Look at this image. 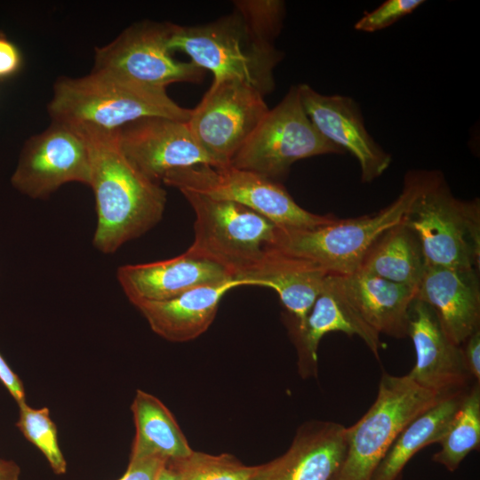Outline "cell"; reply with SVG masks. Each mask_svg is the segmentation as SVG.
I'll return each instance as SVG.
<instances>
[{
  "mask_svg": "<svg viewBox=\"0 0 480 480\" xmlns=\"http://www.w3.org/2000/svg\"><path fill=\"white\" fill-rule=\"evenodd\" d=\"M169 49L181 51L196 66L213 74V82L237 79L263 95L274 87L273 69L282 54L254 37L241 16L197 26L172 24Z\"/></svg>",
  "mask_w": 480,
  "mask_h": 480,
  "instance_id": "5",
  "label": "cell"
},
{
  "mask_svg": "<svg viewBox=\"0 0 480 480\" xmlns=\"http://www.w3.org/2000/svg\"><path fill=\"white\" fill-rule=\"evenodd\" d=\"M118 138L126 157L158 183L172 170L200 164L219 167L184 121L158 116L139 119L118 129Z\"/></svg>",
  "mask_w": 480,
  "mask_h": 480,
  "instance_id": "13",
  "label": "cell"
},
{
  "mask_svg": "<svg viewBox=\"0 0 480 480\" xmlns=\"http://www.w3.org/2000/svg\"><path fill=\"white\" fill-rule=\"evenodd\" d=\"M408 336L416 362L407 375L417 385L445 397L476 382L466 369L461 347L446 336L433 309L417 299L409 309Z\"/></svg>",
  "mask_w": 480,
  "mask_h": 480,
  "instance_id": "15",
  "label": "cell"
},
{
  "mask_svg": "<svg viewBox=\"0 0 480 480\" xmlns=\"http://www.w3.org/2000/svg\"><path fill=\"white\" fill-rule=\"evenodd\" d=\"M442 398L417 385L407 374L395 376L384 372L373 404L359 420L346 428V455L332 480H371L401 431Z\"/></svg>",
  "mask_w": 480,
  "mask_h": 480,
  "instance_id": "7",
  "label": "cell"
},
{
  "mask_svg": "<svg viewBox=\"0 0 480 480\" xmlns=\"http://www.w3.org/2000/svg\"><path fill=\"white\" fill-rule=\"evenodd\" d=\"M466 369L476 382H480V329L472 333L461 345Z\"/></svg>",
  "mask_w": 480,
  "mask_h": 480,
  "instance_id": "32",
  "label": "cell"
},
{
  "mask_svg": "<svg viewBox=\"0 0 480 480\" xmlns=\"http://www.w3.org/2000/svg\"><path fill=\"white\" fill-rule=\"evenodd\" d=\"M297 86L304 111L318 132L358 161L362 182L382 175L391 164V155L366 130L356 102L348 96L319 93L306 84Z\"/></svg>",
  "mask_w": 480,
  "mask_h": 480,
  "instance_id": "14",
  "label": "cell"
},
{
  "mask_svg": "<svg viewBox=\"0 0 480 480\" xmlns=\"http://www.w3.org/2000/svg\"><path fill=\"white\" fill-rule=\"evenodd\" d=\"M263 93L237 79L213 82L191 109L188 125L219 167L228 166L268 111Z\"/></svg>",
  "mask_w": 480,
  "mask_h": 480,
  "instance_id": "11",
  "label": "cell"
},
{
  "mask_svg": "<svg viewBox=\"0 0 480 480\" xmlns=\"http://www.w3.org/2000/svg\"><path fill=\"white\" fill-rule=\"evenodd\" d=\"M404 222L416 235L426 266L478 269L479 202L456 198L440 173L428 172Z\"/></svg>",
  "mask_w": 480,
  "mask_h": 480,
  "instance_id": "4",
  "label": "cell"
},
{
  "mask_svg": "<svg viewBox=\"0 0 480 480\" xmlns=\"http://www.w3.org/2000/svg\"><path fill=\"white\" fill-rule=\"evenodd\" d=\"M116 277L132 304L167 300L202 285L235 279L217 264L186 252L164 260L121 266Z\"/></svg>",
  "mask_w": 480,
  "mask_h": 480,
  "instance_id": "19",
  "label": "cell"
},
{
  "mask_svg": "<svg viewBox=\"0 0 480 480\" xmlns=\"http://www.w3.org/2000/svg\"><path fill=\"white\" fill-rule=\"evenodd\" d=\"M297 349L298 372L304 378L317 376V350L322 338L340 332L358 336L376 359L383 348L380 334L360 316L347 299L338 276L328 275L303 326L289 328Z\"/></svg>",
  "mask_w": 480,
  "mask_h": 480,
  "instance_id": "16",
  "label": "cell"
},
{
  "mask_svg": "<svg viewBox=\"0 0 480 480\" xmlns=\"http://www.w3.org/2000/svg\"><path fill=\"white\" fill-rule=\"evenodd\" d=\"M339 279L348 301L377 333L396 339L408 336L409 309L417 287L361 270Z\"/></svg>",
  "mask_w": 480,
  "mask_h": 480,
  "instance_id": "22",
  "label": "cell"
},
{
  "mask_svg": "<svg viewBox=\"0 0 480 480\" xmlns=\"http://www.w3.org/2000/svg\"><path fill=\"white\" fill-rule=\"evenodd\" d=\"M20 468L10 460L0 459V480H20Z\"/></svg>",
  "mask_w": 480,
  "mask_h": 480,
  "instance_id": "36",
  "label": "cell"
},
{
  "mask_svg": "<svg viewBox=\"0 0 480 480\" xmlns=\"http://www.w3.org/2000/svg\"><path fill=\"white\" fill-rule=\"evenodd\" d=\"M181 194L196 215L194 241L186 252L217 264L241 281L274 243L276 226L242 204L191 191Z\"/></svg>",
  "mask_w": 480,
  "mask_h": 480,
  "instance_id": "6",
  "label": "cell"
},
{
  "mask_svg": "<svg viewBox=\"0 0 480 480\" xmlns=\"http://www.w3.org/2000/svg\"><path fill=\"white\" fill-rule=\"evenodd\" d=\"M244 283L230 279L202 285L162 301L133 303L152 331L166 340L185 342L203 334L213 322L222 297Z\"/></svg>",
  "mask_w": 480,
  "mask_h": 480,
  "instance_id": "21",
  "label": "cell"
},
{
  "mask_svg": "<svg viewBox=\"0 0 480 480\" xmlns=\"http://www.w3.org/2000/svg\"><path fill=\"white\" fill-rule=\"evenodd\" d=\"M440 450L432 460L454 472L480 446V382H474L464 394L449 427L438 443Z\"/></svg>",
  "mask_w": 480,
  "mask_h": 480,
  "instance_id": "26",
  "label": "cell"
},
{
  "mask_svg": "<svg viewBox=\"0 0 480 480\" xmlns=\"http://www.w3.org/2000/svg\"><path fill=\"white\" fill-rule=\"evenodd\" d=\"M346 452V427L309 420L298 428L284 454L258 466L254 480H332Z\"/></svg>",
  "mask_w": 480,
  "mask_h": 480,
  "instance_id": "17",
  "label": "cell"
},
{
  "mask_svg": "<svg viewBox=\"0 0 480 480\" xmlns=\"http://www.w3.org/2000/svg\"><path fill=\"white\" fill-rule=\"evenodd\" d=\"M0 382L6 388L17 404L26 402V392L19 375L13 372L0 354Z\"/></svg>",
  "mask_w": 480,
  "mask_h": 480,
  "instance_id": "33",
  "label": "cell"
},
{
  "mask_svg": "<svg viewBox=\"0 0 480 480\" xmlns=\"http://www.w3.org/2000/svg\"><path fill=\"white\" fill-rule=\"evenodd\" d=\"M18 429L42 452L56 475H64L67 461L59 444L57 427L51 419L49 408H33L27 402L18 404Z\"/></svg>",
  "mask_w": 480,
  "mask_h": 480,
  "instance_id": "27",
  "label": "cell"
},
{
  "mask_svg": "<svg viewBox=\"0 0 480 480\" xmlns=\"http://www.w3.org/2000/svg\"><path fill=\"white\" fill-rule=\"evenodd\" d=\"M183 480H254L258 466H246L234 455L195 452L182 460Z\"/></svg>",
  "mask_w": 480,
  "mask_h": 480,
  "instance_id": "28",
  "label": "cell"
},
{
  "mask_svg": "<svg viewBox=\"0 0 480 480\" xmlns=\"http://www.w3.org/2000/svg\"><path fill=\"white\" fill-rule=\"evenodd\" d=\"M328 275L313 261L268 246L260 262L241 281L274 290L291 316L289 328L300 329Z\"/></svg>",
  "mask_w": 480,
  "mask_h": 480,
  "instance_id": "20",
  "label": "cell"
},
{
  "mask_svg": "<svg viewBox=\"0 0 480 480\" xmlns=\"http://www.w3.org/2000/svg\"><path fill=\"white\" fill-rule=\"evenodd\" d=\"M428 171L406 174L398 197L378 212L350 219H337L312 228L276 227L271 247L307 259L329 275L347 276L356 272L373 244L389 228L405 219L421 192Z\"/></svg>",
  "mask_w": 480,
  "mask_h": 480,
  "instance_id": "3",
  "label": "cell"
},
{
  "mask_svg": "<svg viewBox=\"0 0 480 480\" xmlns=\"http://www.w3.org/2000/svg\"><path fill=\"white\" fill-rule=\"evenodd\" d=\"M172 23L150 20L131 25L109 44L95 47L92 70L164 89L173 83L200 82L203 68L172 57Z\"/></svg>",
  "mask_w": 480,
  "mask_h": 480,
  "instance_id": "10",
  "label": "cell"
},
{
  "mask_svg": "<svg viewBox=\"0 0 480 480\" xmlns=\"http://www.w3.org/2000/svg\"><path fill=\"white\" fill-rule=\"evenodd\" d=\"M71 126L84 139L90 157L89 186L97 212L93 245L102 253H114L160 221L166 192L126 157L118 130L90 124Z\"/></svg>",
  "mask_w": 480,
  "mask_h": 480,
  "instance_id": "1",
  "label": "cell"
},
{
  "mask_svg": "<svg viewBox=\"0 0 480 480\" xmlns=\"http://www.w3.org/2000/svg\"><path fill=\"white\" fill-rule=\"evenodd\" d=\"M164 460L157 457L129 460L125 473L117 480H155Z\"/></svg>",
  "mask_w": 480,
  "mask_h": 480,
  "instance_id": "31",
  "label": "cell"
},
{
  "mask_svg": "<svg viewBox=\"0 0 480 480\" xmlns=\"http://www.w3.org/2000/svg\"><path fill=\"white\" fill-rule=\"evenodd\" d=\"M4 33L2 31H0V36L3 35Z\"/></svg>",
  "mask_w": 480,
  "mask_h": 480,
  "instance_id": "37",
  "label": "cell"
},
{
  "mask_svg": "<svg viewBox=\"0 0 480 480\" xmlns=\"http://www.w3.org/2000/svg\"><path fill=\"white\" fill-rule=\"evenodd\" d=\"M180 460H165L155 480H183V467Z\"/></svg>",
  "mask_w": 480,
  "mask_h": 480,
  "instance_id": "35",
  "label": "cell"
},
{
  "mask_svg": "<svg viewBox=\"0 0 480 480\" xmlns=\"http://www.w3.org/2000/svg\"><path fill=\"white\" fill-rule=\"evenodd\" d=\"M343 153L318 132L304 111L298 86H292L268 109L230 165L274 180L299 160Z\"/></svg>",
  "mask_w": 480,
  "mask_h": 480,
  "instance_id": "9",
  "label": "cell"
},
{
  "mask_svg": "<svg viewBox=\"0 0 480 480\" xmlns=\"http://www.w3.org/2000/svg\"><path fill=\"white\" fill-rule=\"evenodd\" d=\"M425 266L420 242L403 221L373 244L358 270L418 288Z\"/></svg>",
  "mask_w": 480,
  "mask_h": 480,
  "instance_id": "25",
  "label": "cell"
},
{
  "mask_svg": "<svg viewBox=\"0 0 480 480\" xmlns=\"http://www.w3.org/2000/svg\"><path fill=\"white\" fill-rule=\"evenodd\" d=\"M90 157L86 144L71 125L52 122L26 140L12 175V187L34 199H44L69 182L89 186Z\"/></svg>",
  "mask_w": 480,
  "mask_h": 480,
  "instance_id": "12",
  "label": "cell"
},
{
  "mask_svg": "<svg viewBox=\"0 0 480 480\" xmlns=\"http://www.w3.org/2000/svg\"><path fill=\"white\" fill-rule=\"evenodd\" d=\"M422 0H388L372 12H365L355 24V29L375 32L384 29L412 13Z\"/></svg>",
  "mask_w": 480,
  "mask_h": 480,
  "instance_id": "30",
  "label": "cell"
},
{
  "mask_svg": "<svg viewBox=\"0 0 480 480\" xmlns=\"http://www.w3.org/2000/svg\"><path fill=\"white\" fill-rule=\"evenodd\" d=\"M251 34L259 41L273 44L284 17V3L277 0H248L235 2Z\"/></svg>",
  "mask_w": 480,
  "mask_h": 480,
  "instance_id": "29",
  "label": "cell"
},
{
  "mask_svg": "<svg viewBox=\"0 0 480 480\" xmlns=\"http://www.w3.org/2000/svg\"><path fill=\"white\" fill-rule=\"evenodd\" d=\"M466 391L442 398L410 422L395 439L371 480H401L404 468L418 452L440 442Z\"/></svg>",
  "mask_w": 480,
  "mask_h": 480,
  "instance_id": "24",
  "label": "cell"
},
{
  "mask_svg": "<svg viewBox=\"0 0 480 480\" xmlns=\"http://www.w3.org/2000/svg\"><path fill=\"white\" fill-rule=\"evenodd\" d=\"M17 48L9 42L4 34L0 36V76L14 72L20 65Z\"/></svg>",
  "mask_w": 480,
  "mask_h": 480,
  "instance_id": "34",
  "label": "cell"
},
{
  "mask_svg": "<svg viewBox=\"0 0 480 480\" xmlns=\"http://www.w3.org/2000/svg\"><path fill=\"white\" fill-rule=\"evenodd\" d=\"M162 181L181 191L242 204L262 215L279 228H312L332 221V215H318L300 207L274 180L232 165H195L169 172Z\"/></svg>",
  "mask_w": 480,
  "mask_h": 480,
  "instance_id": "8",
  "label": "cell"
},
{
  "mask_svg": "<svg viewBox=\"0 0 480 480\" xmlns=\"http://www.w3.org/2000/svg\"><path fill=\"white\" fill-rule=\"evenodd\" d=\"M52 122L118 130L146 117L188 122L191 109L179 106L164 88L92 70L82 77H59L47 105Z\"/></svg>",
  "mask_w": 480,
  "mask_h": 480,
  "instance_id": "2",
  "label": "cell"
},
{
  "mask_svg": "<svg viewBox=\"0 0 480 480\" xmlns=\"http://www.w3.org/2000/svg\"><path fill=\"white\" fill-rule=\"evenodd\" d=\"M135 425L130 460L188 458L194 450L171 411L155 396L138 389L131 405Z\"/></svg>",
  "mask_w": 480,
  "mask_h": 480,
  "instance_id": "23",
  "label": "cell"
},
{
  "mask_svg": "<svg viewBox=\"0 0 480 480\" xmlns=\"http://www.w3.org/2000/svg\"><path fill=\"white\" fill-rule=\"evenodd\" d=\"M415 299L433 309L444 333L456 345L480 329L477 269L425 266Z\"/></svg>",
  "mask_w": 480,
  "mask_h": 480,
  "instance_id": "18",
  "label": "cell"
}]
</instances>
